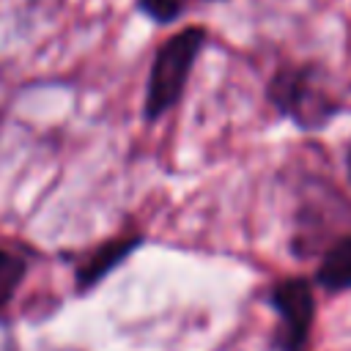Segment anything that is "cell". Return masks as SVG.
<instances>
[{
	"mask_svg": "<svg viewBox=\"0 0 351 351\" xmlns=\"http://www.w3.org/2000/svg\"><path fill=\"white\" fill-rule=\"evenodd\" d=\"M271 99L282 107V112L293 115L302 126H318L326 121L329 101L324 88H318L313 71H280V77L271 85Z\"/></svg>",
	"mask_w": 351,
	"mask_h": 351,
	"instance_id": "7a4b0ae2",
	"label": "cell"
},
{
	"mask_svg": "<svg viewBox=\"0 0 351 351\" xmlns=\"http://www.w3.org/2000/svg\"><path fill=\"white\" fill-rule=\"evenodd\" d=\"M134 244H137L134 239H121V241H110V244H104L101 250H96V252L80 266V271H77L80 288H88V285H93L96 280H101Z\"/></svg>",
	"mask_w": 351,
	"mask_h": 351,
	"instance_id": "277c9868",
	"label": "cell"
},
{
	"mask_svg": "<svg viewBox=\"0 0 351 351\" xmlns=\"http://www.w3.org/2000/svg\"><path fill=\"white\" fill-rule=\"evenodd\" d=\"M186 0H140V8L156 22H170L184 11Z\"/></svg>",
	"mask_w": 351,
	"mask_h": 351,
	"instance_id": "52a82bcc",
	"label": "cell"
},
{
	"mask_svg": "<svg viewBox=\"0 0 351 351\" xmlns=\"http://www.w3.org/2000/svg\"><path fill=\"white\" fill-rule=\"evenodd\" d=\"M318 277L329 288H351V239L335 244L326 252L318 269Z\"/></svg>",
	"mask_w": 351,
	"mask_h": 351,
	"instance_id": "5b68a950",
	"label": "cell"
},
{
	"mask_svg": "<svg viewBox=\"0 0 351 351\" xmlns=\"http://www.w3.org/2000/svg\"><path fill=\"white\" fill-rule=\"evenodd\" d=\"M203 38L206 33L200 27H186L159 47L151 66V77H148V90H145V118L154 121L165 110H170V104L178 101L184 82L189 77V69L203 47Z\"/></svg>",
	"mask_w": 351,
	"mask_h": 351,
	"instance_id": "6da1fadb",
	"label": "cell"
},
{
	"mask_svg": "<svg viewBox=\"0 0 351 351\" xmlns=\"http://www.w3.org/2000/svg\"><path fill=\"white\" fill-rule=\"evenodd\" d=\"M348 170H351V151H348Z\"/></svg>",
	"mask_w": 351,
	"mask_h": 351,
	"instance_id": "ba28073f",
	"label": "cell"
},
{
	"mask_svg": "<svg viewBox=\"0 0 351 351\" xmlns=\"http://www.w3.org/2000/svg\"><path fill=\"white\" fill-rule=\"evenodd\" d=\"M25 271H27V263L25 258H19L16 252L0 247V313L8 307V302L14 299L16 288L22 285L25 280Z\"/></svg>",
	"mask_w": 351,
	"mask_h": 351,
	"instance_id": "8992f818",
	"label": "cell"
},
{
	"mask_svg": "<svg viewBox=\"0 0 351 351\" xmlns=\"http://www.w3.org/2000/svg\"><path fill=\"white\" fill-rule=\"evenodd\" d=\"M274 304L285 321L291 343H299L313 321V293L304 280H285L274 288Z\"/></svg>",
	"mask_w": 351,
	"mask_h": 351,
	"instance_id": "3957f363",
	"label": "cell"
}]
</instances>
